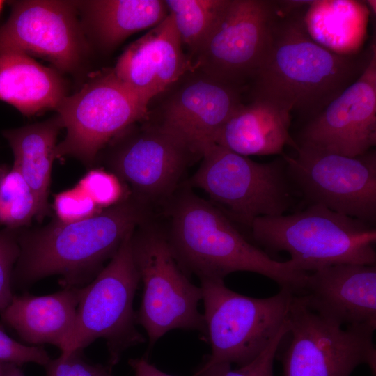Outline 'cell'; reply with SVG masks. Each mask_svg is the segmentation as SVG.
I'll list each match as a JSON object with an SVG mask.
<instances>
[{
	"mask_svg": "<svg viewBox=\"0 0 376 376\" xmlns=\"http://www.w3.org/2000/svg\"><path fill=\"white\" fill-rule=\"evenodd\" d=\"M82 288L64 287L42 296L14 295L0 312L1 321L31 345L48 343L62 351L73 331Z\"/></svg>",
	"mask_w": 376,
	"mask_h": 376,
	"instance_id": "obj_19",
	"label": "cell"
},
{
	"mask_svg": "<svg viewBox=\"0 0 376 376\" xmlns=\"http://www.w3.org/2000/svg\"><path fill=\"white\" fill-rule=\"evenodd\" d=\"M182 47L169 13L125 49L113 71L120 81L150 102L193 68Z\"/></svg>",
	"mask_w": 376,
	"mask_h": 376,
	"instance_id": "obj_18",
	"label": "cell"
},
{
	"mask_svg": "<svg viewBox=\"0 0 376 376\" xmlns=\"http://www.w3.org/2000/svg\"><path fill=\"white\" fill-rule=\"evenodd\" d=\"M53 208L56 214L55 219L63 224L86 219L103 210L77 185L56 194Z\"/></svg>",
	"mask_w": 376,
	"mask_h": 376,
	"instance_id": "obj_29",
	"label": "cell"
},
{
	"mask_svg": "<svg viewBox=\"0 0 376 376\" xmlns=\"http://www.w3.org/2000/svg\"><path fill=\"white\" fill-rule=\"evenodd\" d=\"M229 0H164L191 60L212 33Z\"/></svg>",
	"mask_w": 376,
	"mask_h": 376,
	"instance_id": "obj_25",
	"label": "cell"
},
{
	"mask_svg": "<svg viewBox=\"0 0 376 376\" xmlns=\"http://www.w3.org/2000/svg\"><path fill=\"white\" fill-rule=\"evenodd\" d=\"M132 250L143 284L136 323L146 330L149 345L175 329L206 335L204 316L198 309L202 290L179 265L166 233L146 221L132 234Z\"/></svg>",
	"mask_w": 376,
	"mask_h": 376,
	"instance_id": "obj_6",
	"label": "cell"
},
{
	"mask_svg": "<svg viewBox=\"0 0 376 376\" xmlns=\"http://www.w3.org/2000/svg\"><path fill=\"white\" fill-rule=\"evenodd\" d=\"M169 243L182 270L199 279L250 272L299 294L308 272L291 259L281 262L250 243L222 211L186 187L169 200Z\"/></svg>",
	"mask_w": 376,
	"mask_h": 376,
	"instance_id": "obj_3",
	"label": "cell"
},
{
	"mask_svg": "<svg viewBox=\"0 0 376 376\" xmlns=\"http://www.w3.org/2000/svg\"><path fill=\"white\" fill-rule=\"evenodd\" d=\"M357 157L376 144V46L361 75L301 129L299 143Z\"/></svg>",
	"mask_w": 376,
	"mask_h": 376,
	"instance_id": "obj_16",
	"label": "cell"
},
{
	"mask_svg": "<svg viewBox=\"0 0 376 376\" xmlns=\"http://www.w3.org/2000/svg\"><path fill=\"white\" fill-rule=\"evenodd\" d=\"M283 155L294 187L311 204L373 224L376 220V152L347 157L297 144Z\"/></svg>",
	"mask_w": 376,
	"mask_h": 376,
	"instance_id": "obj_12",
	"label": "cell"
},
{
	"mask_svg": "<svg viewBox=\"0 0 376 376\" xmlns=\"http://www.w3.org/2000/svg\"><path fill=\"white\" fill-rule=\"evenodd\" d=\"M299 295L306 306L341 327H376L375 265L336 264L308 274Z\"/></svg>",
	"mask_w": 376,
	"mask_h": 376,
	"instance_id": "obj_17",
	"label": "cell"
},
{
	"mask_svg": "<svg viewBox=\"0 0 376 376\" xmlns=\"http://www.w3.org/2000/svg\"><path fill=\"white\" fill-rule=\"evenodd\" d=\"M77 1H19L0 26V54L41 57L63 72L75 70L85 49Z\"/></svg>",
	"mask_w": 376,
	"mask_h": 376,
	"instance_id": "obj_15",
	"label": "cell"
},
{
	"mask_svg": "<svg viewBox=\"0 0 376 376\" xmlns=\"http://www.w3.org/2000/svg\"><path fill=\"white\" fill-rule=\"evenodd\" d=\"M206 337L211 353L201 367L221 363L244 366L260 355L287 320L294 295L282 288L266 298L248 297L222 279H200Z\"/></svg>",
	"mask_w": 376,
	"mask_h": 376,
	"instance_id": "obj_5",
	"label": "cell"
},
{
	"mask_svg": "<svg viewBox=\"0 0 376 376\" xmlns=\"http://www.w3.org/2000/svg\"><path fill=\"white\" fill-rule=\"evenodd\" d=\"M102 376H111V375L107 372H105Z\"/></svg>",
	"mask_w": 376,
	"mask_h": 376,
	"instance_id": "obj_37",
	"label": "cell"
},
{
	"mask_svg": "<svg viewBox=\"0 0 376 376\" xmlns=\"http://www.w3.org/2000/svg\"><path fill=\"white\" fill-rule=\"evenodd\" d=\"M250 227L260 246L288 252L307 272L336 264L376 263L375 228L321 205L288 215L258 217Z\"/></svg>",
	"mask_w": 376,
	"mask_h": 376,
	"instance_id": "obj_4",
	"label": "cell"
},
{
	"mask_svg": "<svg viewBox=\"0 0 376 376\" xmlns=\"http://www.w3.org/2000/svg\"><path fill=\"white\" fill-rule=\"evenodd\" d=\"M287 320L292 338L280 357L283 376H351L361 365L375 376L376 327H341L310 310L297 295Z\"/></svg>",
	"mask_w": 376,
	"mask_h": 376,
	"instance_id": "obj_10",
	"label": "cell"
},
{
	"mask_svg": "<svg viewBox=\"0 0 376 376\" xmlns=\"http://www.w3.org/2000/svg\"><path fill=\"white\" fill-rule=\"evenodd\" d=\"M80 352L61 354L58 358L50 360L45 366L46 376H102L106 372L102 368L87 363Z\"/></svg>",
	"mask_w": 376,
	"mask_h": 376,
	"instance_id": "obj_32",
	"label": "cell"
},
{
	"mask_svg": "<svg viewBox=\"0 0 376 376\" xmlns=\"http://www.w3.org/2000/svg\"><path fill=\"white\" fill-rule=\"evenodd\" d=\"M191 159L178 141L144 119L111 140L95 164H104L148 207L172 198Z\"/></svg>",
	"mask_w": 376,
	"mask_h": 376,
	"instance_id": "obj_13",
	"label": "cell"
},
{
	"mask_svg": "<svg viewBox=\"0 0 376 376\" xmlns=\"http://www.w3.org/2000/svg\"><path fill=\"white\" fill-rule=\"evenodd\" d=\"M370 11L364 1H312L304 21L313 40L341 55L358 54Z\"/></svg>",
	"mask_w": 376,
	"mask_h": 376,
	"instance_id": "obj_24",
	"label": "cell"
},
{
	"mask_svg": "<svg viewBox=\"0 0 376 376\" xmlns=\"http://www.w3.org/2000/svg\"><path fill=\"white\" fill-rule=\"evenodd\" d=\"M63 127L58 116L44 122L2 132L13 150L15 166L32 189L37 202L36 219L49 215L48 197L56 139Z\"/></svg>",
	"mask_w": 376,
	"mask_h": 376,
	"instance_id": "obj_22",
	"label": "cell"
},
{
	"mask_svg": "<svg viewBox=\"0 0 376 376\" xmlns=\"http://www.w3.org/2000/svg\"><path fill=\"white\" fill-rule=\"evenodd\" d=\"M149 103L120 81L113 69L93 75L56 109L66 135L56 146L55 159L72 157L92 167L111 140L146 118Z\"/></svg>",
	"mask_w": 376,
	"mask_h": 376,
	"instance_id": "obj_9",
	"label": "cell"
},
{
	"mask_svg": "<svg viewBox=\"0 0 376 376\" xmlns=\"http://www.w3.org/2000/svg\"><path fill=\"white\" fill-rule=\"evenodd\" d=\"M134 233V232H133ZM130 234L109 263L82 288L72 333L61 355L66 356L104 338L115 365L123 351L145 342L136 328L133 301L140 279Z\"/></svg>",
	"mask_w": 376,
	"mask_h": 376,
	"instance_id": "obj_8",
	"label": "cell"
},
{
	"mask_svg": "<svg viewBox=\"0 0 376 376\" xmlns=\"http://www.w3.org/2000/svg\"><path fill=\"white\" fill-rule=\"evenodd\" d=\"M155 111L145 118L167 133L194 157L217 144L223 126L242 104V90L192 68Z\"/></svg>",
	"mask_w": 376,
	"mask_h": 376,
	"instance_id": "obj_14",
	"label": "cell"
},
{
	"mask_svg": "<svg viewBox=\"0 0 376 376\" xmlns=\"http://www.w3.org/2000/svg\"><path fill=\"white\" fill-rule=\"evenodd\" d=\"M100 208L111 207L130 194L127 186L115 174L103 169H91L77 185Z\"/></svg>",
	"mask_w": 376,
	"mask_h": 376,
	"instance_id": "obj_28",
	"label": "cell"
},
{
	"mask_svg": "<svg viewBox=\"0 0 376 376\" xmlns=\"http://www.w3.org/2000/svg\"><path fill=\"white\" fill-rule=\"evenodd\" d=\"M3 4H4V1H0V12L3 8Z\"/></svg>",
	"mask_w": 376,
	"mask_h": 376,
	"instance_id": "obj_36",
	"label": "cell"
},
{
	"mask_svg": "<svg viewBox=\"0 0 376 376\" xmlns=\"http://www.w3.org/2000/svg\"><path fill=\"white\" fill-rule=\"evenodd\" d=\"M65 97V82L57 70L22 53L0 54V100L32 116L57 109Z\"/></svg>",
	"mask_w": 376,
	"mask_h": 376,
	"instance_id": "obj_21",
	"label": "cell"
},
{
	"mask_svg": "<svg viewBox=\"0 0 376 376\" xmlns=\"http://www.w3.org/2000/svg\"><path fill=\"white\" fill-rule=\"evenodd\" d=\"M288 333L289 326L286 320L266 349L250 363L234 370L228 363L200 366L194 376H274V360L281 342Z\"/></svg>",
	"mask_w": 376,
	"mask_h": 376,
	"instance_id": "obj_27",
	"label": "cell"
},
{
	"mask_svg": "<svg viewBox=\"0 0 376 376\" xmlns=\"http://www.w3.org/2000/svg\"><path fill=\"white\" fill-rule=\"evenodd\" d=\"M291 114L269 100L252 99L228 119L217 144L246 157L283 155L286 145H297L290 135Z\"/></svg>",
	"mask_w": 376,
	"mask_h": 376,
	"instance_id": "obj_20",
	"label": "cell"
},
{
	"mask_svg": "<svg viewBox=\"0 0 376 376\" xmlns=\"http://www.w3.org/2000/svg\"><path fill=\"white\" fill-rule=\"evenodd\" d=\"M148 221V207L130 194L86 219L18 230L19 256L13 284L24 285L52 275L63 287L82 288L102 269L125 238Z\"/></svg>",
	"mask_w": 376,
	"mask_h": 376,
	"instance_id": "obj_2",
	"label": "cell"
},
{
	"mask_svg": "<svg viewBox=\"0 0 376 376\" xmlns=\"http://www.w3.org/2000/svg\"><path fill=\"white\" fill-rule=\"evenodd\" d=\"M201 158L191 185L238 221L250 227L256 219L283 215L292 205L294 186L283 156L260 163L215 144Z\"/></svg>",
	"mask_w": 376,
	"mask_h": 376,
	"instance_id": "obj_7",
	"label": "cell"
},
{
	"mask_svg": "<svg viewBox=\"0 0 376 376\" xmlns=\"http://www.w3.org/2000/svg\"><path fill=\"white\" fill-rule=\"evenodd\" d=\"M7 167L6 166L0 165V180L3 177V175L8 172Z\"/></svg>",
	"mask_w": 376,
	"mask_h": 376,
	"instance_id": "obj_35",
	"label": "cell"
},
{
	"mask_svg": "<svg viewBox=\"0 0 376 376\" xmlns=\"http://www.w3.org/2000/svg\"><path fill=\"white\" fill-rule=\"evenodd\" d=\"M48 353L42 346L20 343L0 329V362L22 366L34 363L46 366L50 361Z\"/></svg>",
	"mask_w": 376,
	"mask_h": 376,
	"instance_id": "obj_31",
	"label": "cell"
},
{
	"mask_svg": "<svg viewBox=\"0 0 376 376\" xmlns=\"http://www.w3.org/2000/svg\"><path fill=\"white\" fill-rule=\"evenodd\" d=\"M37 213L38 202L32 189L13 166L0 180V225L10 229L28 227Z\"/></svg>",
	"mask_w": 376,
	"mask_h": 376,
	"instance_id": "obj_26",
	"label": "cell"
},
{
	"mask_svg": "<svg viewBox=\"0 0 376 376\" xmlns=\"http://www.w3.org/2000/svg\"><path fill=\"white\" fill-rule=\"evenodd\" d=\"M281 14L278 1L229 0L216 27L192 58L193 68L242 90L263 61Z\"/></svg>",
	"mask_w": 376,
	"mask_h": 376,
	"instance_id": "obj_11",
	"label": "cell"
},
{
	"mask_svg": "<svg viewBox=\"0 0 376 376\" xmlns=\"http://www.w3.org/2000/svg\"><path fill=\"white\" fill-rule=\"evenodd\" d=\"M19 229L0 230V312L10 302L14 265L19 256Z\"/></svg>",
	"mask_w": 376,
	"mask_h": 376,
	"instance_id": "obj_30",
	"label": "cell"
},
{
	"mask_svg": "<svg viewBox=\"0 0 376 376\" xmlns=\"http://www.w3.org/2000/svg\"><path fill=\"white\" fill-rule=\"evenodd\" d=\"M0 376H24L19 366L0 362Z\"/></svg>",
	"mask_w": 376,
	"mask_h": 376,
	"instance_id": "obj_34",
	"label": "cell"
},
{
	"mask_svg": "<svg viewBox=\"0 0 376 376\" xmlns=\"http://www.w3.org/2000/svg\"><path fill=\"white\" fill-rule=\"evenodd\" d=\"M306 7L278 19L269 47L252 81V99H264L309 120L361 75L366 52L341 55L320 45L304 21Z\"/></svg>",
	"mask_w": 376,
	"mask_h": 376,
	"instance_id": "obj_1",
	"label": "cell"
},
{
	"mask_svg": "<svg viewBox=\"0 0 376 376\" xmlns=\"http://www.w3.org/2000/svg\"><path fill=\"white\" fill-rule=\"evenodd\" d=\"M129 364L134 370V376H173L159 370L144 357L131 359Z\"/></svg>",
	"mask_w": 376,
	"mask_h": 376,
	"instance_id": "obj_33",
	"label": "cell"
},
{
	"mask_svg": "<svg viewBox=\"0 0 376 376\" xmlns=\"http://www.w3.org/2000/svg\"><path fill=\"white\" fill-rule=\"evenodd\" d=\"M97 45L110 50L130 35L154 27L169 15L164 0L77 1Z\"/></svg>",
	"mask_w": 376,
	"mask_h": 376,
	"instance_id": "obj_23",
	"label": "cell"
}]
</instances>
